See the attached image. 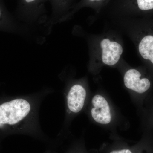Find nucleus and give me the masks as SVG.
Instances as JSON below:
<instances>
[{"mask_svg":"<svg viewBox=\"0 0 153 153\" xmlns=\"http://www.w3.org/2000/svg\"><path fill=\"white\" fill-rule=\"evenodd\" d=\"M46 3L45 0H19L18 14L21 23L36 36L39 32L46 36L51 33Z\"/></svg>","mask_w":153,"mask_h":153,"instance_id":"obj_1","label":"nucleus"},{"mask_svg":"<svg viewBox=\"0 0 153 153\" xmlns=\"http://www.w3.org/2000/svg\"><path fill=\"white\" fill-rule=\"evenodd\" d=\"M31 110L30 103L23 99H16L0 105V123L13 125L26 117Z\"/></svg>","mask_w":153,"mask_h":153,"instance_id":"obj_2","label":"nucleus"},{"mask_svg":"<svg viewBox=\"0 0 153 153\" xmlns=\"http://www.w3.org/2000/svg\"><path fill=\"white\" fill-rule=\"evenodd\" d=\"M93 107L91 110V116L94 121L101 124H108L112 118L108 102L103 96L96 95L92 100Z\"/></svg>","mask_w":153,"mask_h":153,"instance_id":"obj_3","label":"nucleus"},{"mask_svg":"<svg viewBox=\"0 0 153 153\" xmlns=\"http://www.w3.org/2000/svg\"><path fill=\"white\" fill-rule=\"evenodd\" d=\"M100 47L102 49V59L103 63L108 66H113L118 62L123 52L120 44L105 38L101 41Z\"/></svg>","mask_w":153,"mask_h":153,"instance_id":"obj_4","label":"nucleus"},{"mask_svg":"<svg viewBox=\"0 0 153 153\" xmlns=\"http://www.w3.org/2000/svg\"><path fill=\"white\" fill-rule=\"evenodd\" d=\"M140 73L135 69L127 71L124 76V82L126 87L137 93L142 94L149 90L151 82L147 78H141Z\"/></svg>","mask_w":153,"mask_h":153,"instance_id":"obj_5","label":"nucleus"},{"mask_svg":"<svg viewBox=\"0 0 153 153\" xmlns=\"http://www.w3.org/2000/svg\"><path fill=\"white\" fill-rule=\"evenodd\" d=\"M86 95V91L82 85H72L67 96V105L69 110L73 113L79 112L84 106Z\"/></svg>","mask_w":153,"mask_h":153,"instance_id":"obj_6","label":"nucleus"},{"mask_svg":"<svg viewBox=\"0 0 153 153\" xmlns=\"http://www.w3.org/2000/svg\"><path fill=\"white\" fill-rule=\"evenodd\" d=\"M50 4L52 13L49 17L48 26L52 30L54 25L63 22L66 17V13L69 8L70 0H45Z\"/></svg>","mask_w":153,"mask_h":153,"instance_id":"obj_7","label":"nucleus"},{"mask_svg":"<svg viewBox=\"0 0 153 153\" xmlns=\"http://www.w3.org/2000/svg\"><path fill=\"white\" fill-rule=\"evenodd\" d=\"M139 51L144 59L150 60L153 64V36H146L142 39Z\"/></svg>","mask_w":153,"mask_h":153,"instance_id":"obj_8","label":"nucleus"},{"mask_svg":"<svg viewBox=\"0 0 153 153\" xmlns=\"http://www.w3.org/2000/svg\"><path fill=\"white\" fill-rule=\"evenodd\" d=\"M137 2L139 8L143 10L153 9V0H137Z\"/></svg>","mask_w":153,"mask_h":153,"instance_id":"obj_9","label":"nucleus"},{"mask_svg":"<svg viewBox=\"0 0 153 153\" xmlns=\"http://www.w3.org/2000/svg\"><path fill=\"white\" fill-rule=\"evenodd\" d=\"M110 153H132L131 151L128 149L121 150L118 151H113L111 152Z\"/></svg>","mask_w":153,"mask_h":153,"instance_id":"obj_10","label":"nucleus"},{"mask_svg":"<svg viewBox=\"0 0 153 153\" xmlns=\"http://www.w3.org/2000/svg\"><path fill=\"white\" fill-rule=\"evenodd\" d=\"M2 17V12L1 8H0V19H1Z\"/></svg>","mask_w":153,"mask_h":153,"instance_id":"obj_11","label":"nucleus"},{"mask_svg":"<svg viewBox=\"0 0 153 153\" xmlns=\"http://www.w3.org/2000/svg\"><path fill=\"white\" fill-rule=\"evenodd\" d=\"M89 1H95V0H89ZM97 1H100V0H97Z\"/></svg>","mask_w":153,"mask_h":153,"instance_id":"obj_12","label":"nucleus"}]
</instances>
